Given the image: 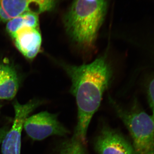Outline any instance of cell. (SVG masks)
<instances>
[{"label": "cell", "instance_id": "cell-1", "mask_svg": "<svg viewBox=\"0 0 154 154\" xmlns=\"http://www.w3.org/2000/svg\"><path fill=\"white\" fill-rule=\"evenodd\" d=\"M71 80V93L78 107L77 124L74 132L87 137L89 125L99 109L102 96L110 85L113 72L105 56L88 64L74 66L61 64Z\"/></svg>", "mask_w": 154, "mask_h": 154}, {"label": "cell", "instance_id": "cell-2", "mask_svg": "<svg viewBox=\"0 0 154 154\" xmlns=\"http://www.w3.org/2000/svg\"><path fill=\"white\" fill-rule=\"evenodd\" d=\"M106 10V0H75L64 19L72 41L82 49H94Z\"/></svg>", "mask_w": 154, "mask_h": 154}, {"label": "cell", "instance_id": "cell-3", "mask_svg": "<svg viewBox=\"0 0 154 154\" xmlns=\"http://www.w3.org/2000/svg\"><path fill=\"white\" fill-rule=\"evenodd\" d=\"M117 116L129 131L134 154H154V119L137 105L125 108L109 98Z\"/></svg>", "mask_w": 154, "mask_h": 154}, {"label": "cell", "instance_id": "cell-4", "mask_svg": "<svg viewBox=\"0 0 154 154\" xmlns=\"http://www.w3.org/2000/svg\"><path fill=\"white\" fill-rule=\"evenodd\" d=\"M24 128L28 136L35 140H42L53 135L66 136L69 131L58 119L57 114L43 111L25 119Z\"/></svg>", "mask_w": 154, "mask_h": 154}, {"label": "cell", "instance_id": "cell-5", "mask_svg": "<svg viewBox=\"0 0 154 154\" xmlns=\"http://www.w3.org/2000/svg\"><path fill=\"white\" fill-rule=\"evenodd\" d=\"M38 100H31L22 105L18 101L14 102L15 111L14 123L2 142V154H20L21 135L25 119L40 104Z\"/></svg>", "mask_w": 154, "mask_h": 154}, {"label": "cell", "instance_id": "cell-6", "mask_svg": "<svg viewBox=\"0 0 154 154\" xmlns=\"http://www.w3.org/2000/svg\"><path fill=\"white\" fill-rule=\"evenodd\" d=\"M97 154H134L132 144L119 131L102 125L94 142Z\"/></svg>", "mask_w": 154, "mask_h": 154}, {"label": "cell", "instance_id": "cell-7", "mask_svg": "<svg viewBox=\"0 0 154 154\" xmlns=\"http://www.w3.org/2000/svg\"><path fill=\"white\" fill-rule=\"evenodd\" d=\"M56 0H0V20L8 22L27 12L37 14L51 11Z\"/></svg>", "mask_w": 154, "mask_h": 154}, {"label": "cell", "instance_id": "cell-8", "mask_svg": "<svg viewBox=\"0 0 154 154\" xmlns=\"http://www.w3.org/2000/svg\"><path fill=\"white\" fill-rule=\"evenodd\" d=\"M12 38L17 49L27 58L35 57L40 51L42 37L38 28L24 26Z\"/></svg>", "mask_w": 154, "mask_h": 154}, {"label": "cell", "instance_id": "cell-9", "mask_svg": "<svg viewBox=\"0 0 154 154\" xmlns=\"http://www.w3.org/2000/svg\"><path fill=\"white\" fill-rule=\"evenodd\" d=\"M38 14L33 12H27L8 21L6 29L12 38L22 27L28 26L38 28Z\"/></svg>", "mask_w": 154, "mask_h": 154}, {"label": "cell", "instance_id": "cell-10", "mask_svg": "<svg viewBox=\"0 0 154 154\" xmlns=\"http://www.w3.org/2000/svg\"><path fill=\"white\" fill-rule=\"evenodd\" d=\"M19 86L17 72L12 66L0 83V99H13L17 94Z\"/></svg>", "mask_w": 154, "mask_h": 154}, {"label": "cell", "instance_id": "cell-11", "mask_svg": "<svg viewBox=\"0 0 154 154\" xmlns=\"http://www.w3.org/2000/svg\"><path fill=\"white\" fill-rule=\"evenodd\" d=\"M87 142L73 134L60 145L58 154H88Z\"/></svg>", "mask_w": 154, "mask_h": 154}, {"label": "cell", "instance_id": "cell-12", "mask_svg": "<svg viewBox=\"0 0 154 154\" xmlns=\"http://www.w3.org/2000/svg\"><path fill=\"white\" fill-rule=\"evenodd\" d=\"M148 96L149 103L152 112V116L154 119V78L149 84Z\"/></svg>", "mask_w": 154, "mask_h": 154}, {"label": "cell", "instance_id": "cell-13", "mask_svg": "<svg viewBox=\"0 0 154 154\" xmlns=\"http://www.w3.org/2000/svg\"><path fill=\"white\" fill-rule=\"evenodd\" d=\"M11 67L12 66L10 65L0 62V83L8 73Z\"/></svg>", "mask_w": 154, "mask_h": 154}, {"label": "cell", "instance_id": "cell-14", "mask_svg": "<svg viewBox=\"0 0 154 154\" xmlns=\"http://www.w3.org/2000/svg\"><path fill=\"white\" fill-rule=\"evenodd\" d=\"M8 131V128H0V144L2 143V142L4 138Z\"/></svg>", "mask_w": 154, "mask_h": 154}]
</instances>
